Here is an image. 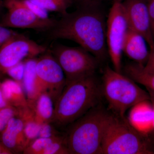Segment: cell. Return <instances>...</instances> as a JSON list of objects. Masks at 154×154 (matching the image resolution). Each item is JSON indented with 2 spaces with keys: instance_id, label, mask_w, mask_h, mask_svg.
I'll return each instance as SVG.
<instances>
[{
  "instance_id": "cell-9",
  "label": "cell",
  "mask_w": 154,
  "mask_h": 154,
  "mask_svg": "<svg viewBox=\"0 0 154 154\" xmlns=\"http://www.w3.org/2000/svg\"><path fill=\"white\" fill-rule=\"evenodd\" d=\"M3 5L8 12L0 25L7 28L50 30L56 24L55 19H42L20 3L19 0H4Z\"/></svg>"
},
{
  "instance_id": "cell-26",
  "label": "cell",
  "mask_w": 154,
  "mask_h": 154,
  "mask_svg": "<svg viewBox=\"0 0 154 154\" xmlns=\"http://www.w3.org/2000/svg\"><path fill=\"white\" fill-rule=\"evenodd\" d=\"M16 33L11 29L0 25V47Z\"/></svg>"
},
{
  "instance_id": "cell-16",
  "label": "cell",
  "mask_w": 154,
  "mask_h": 154,
  "mask_svg": "<svg viewBox=\"0 0 154 154\" xmlns=\"http://www.w3.org/2000/svg\"><path fill=\"white\" fill-rule=\"evenodd\" d=\"M153 112L150 100L138 103L132 107L129 115V123L139 132L146 134L152 131Z\"/></svg>"
},
{
  "instance_id": "cell-6",
  "label": "cell",
  "mask_w": 154,
  "mask_h": 154,
  "mask_svg": "<svg viewBox=\"0 0 154 154\" xmlns=\"http://www.w3.org/2000/svg\"><path fill=\"white\" fill-rule=\"evenodd\" d=\"M51 53L63 70L66 83L95 74L99 66V61L81 46L57 45Z\"/></svg>"
},
{
  "instance_id": "cell-21",
  "label": "cell",
  "mask_w": 154,
  "mask_h": 154,
  "mask_svg": "<svg viewBox=\"0 0 154 154\" xmlns=\"http://www.w3.org/2000/svg\"><path fill=\"white\" fill-rule=\"evenodd\" d=\"M47 11L57 12L62 15L73 4L72 0H30Z\"/></svg>"
},
{
  "instance_id": "cell-12",
  "label": "cell",
  "mask_w": 154,
  "mask_h": 154,
  "mask_svg": "<svg viewBox=\"0 0 154 154\" xmlns=\"http://www.w3.org/2000/svg\"><path fill=\"white\" fill-rule=\"evenodd\" d=\"M0 140L13 154H23L27 146L24 125L21 119L13 117L0 133Z\"/></svg>"
},
{
  "instance_id": "cell-14",
  "label": "cell",
  "mask_w": 154,
  "mask_h": 154,
  "mask_svg": "<svg viewBox=\"0 0 154 154\" xmlns=\"http://www.w3.org/2000/svg\"><path fill=\"white\" fill-rule=\"evenodd\" d=\"M146 43L143 36L128 28L123 42L122 52L135 62L144 66L149 54Z\"/></svg>"
},
{
  "instance_id": "cell-2",
  "label": "cell",
  "mask_w": 154,
  "mask_h": 154,
  "mask_svg": "<svg viewBox=\"0 0 154 154\" xmlns=\"http://www.w3.org/2000/svg\"><path fill=\"white\" fill-rule=\"evenodd\" d=\"M101 86L94 74L66 83L54 104L52 123L59 130H65L99 103Z\"/></svg>"
},
{
  "instance_id": "cell-18",
  "label": "cell",
  "mask_w": 154,
  "mask_h": 154,
  "mask_svg": "<svg viewBox=\"0 0 154 154\" xmlns=\"http://www.w3.org/2000/svg\"><path fill=\"white\" fill-rule=\"evenodd\" d=\"M30 107L33 111L36 122L40 125L52 122L54 103L46 92L41 93Z\"/></svg>"
},
{
  "instance_id": "cell-23",
  "label": "cell",
  "mask_w": 154,
  "mask_h": 154,
  "mask_svg": "<svg viewBox=\"0 0 154 154\" xmlns=\"http://www.w3.org/2000/svg\"><path fill=\"white\" fill-rule=\"evenodd\" d=\"M25 69V62L24 61L20 62L11 67L7 70L6 74L8 75L12 79L22 85L23 75Z\"/></svg>"
},
{
  "instance_id": "cell-22",
  "label": "cell",
  "mask_w": 154,
  "mask_h": 154,
  "mask_svg": "<svg viewBox=\"0 0 154 154\" xmlns=\"http://www.w3.org/2000/svg\"><path fill=\"white\" fill-rule=\"evenodd\" d=\"M17 109L11 105L0 107V133L4 130L9 120L17 116Z\"/></svg>"
},
{
  "instance_id": "cell-30",
  "label": "cell",
  "mask_w": 154,
  "mask_h": 154,
  "mask_svg": "<svg viewBox=\"0 0 154 154\" xmlns=\"http://www.w3.org/2000/svg\"><path fill=\"white\" fill-rule=\"evenodd\" d=\"M147 90L148 92L149 95L150 100L152 106L153 118L152 131H153L154 132V92L149 90V89H147Z\"/></svg>"
},
{
  "instance_id": "cell-25",
  "label": "cell",
  "mask_w": 154,
  "mask_h": 154,
  "mask_svg": "<svg viewBox=\"0 0 154 154\" xmlns=\"http://www.w3.org/2000/svg\"><path fill=\"white\" fill-rule=\"evenodd\" d=\"M52 123H46L41 126L38 137H49L62 134Z\"/></svg>"
},
{
  "instance_id": "cell-3",
  "label": "cell",
  "mask_w": 154,
  "mask_h": 154,
  "mask_svg": "<svg viewBox=\"0 0 154 154\" xmlns=\"http://www.w3.org/2000/svg\"><path fill=\"white\" fill-rule=\"evenodd\" d=\"M112 115L95 107L68 125L64 134L69 154H101L105 130Z\"/></svg>"
},
{
  "instance_id": "cell-31",
  "label": "cell",
  "mask_w": 154,
  "mask_h": 154,
  "mask_svg": "<svg viewBox=\"0 0 154 154\" xmlns=\"http://www.w3.org/2000/svg\"><path fill=\"white\" fill-rule=\"evenodd\" d=\"M1 82H0V107H5L6 106L9 105H8L3 96L2 91L1 88Z\"/></svg>"
},
{
  "instance_id": "cell-27",
  "label": "cell",
  "mask_w": 154,
  "mask_h": 154,
  "mask_svg": "<svg viewBox=\"0 0 154 154\" xmlns=\"http://www.w3.org/2000/svg\"><path fill=\"white\" fill-rule=\"evenodd\" d=\"M147 5L150 21L151 29L154 38V0H147Z\"/></svg>"
},
{
  "instance_id": "cell-8",
  "label": "cell",
  "mask_w": 154,
  "mask_h": 154,
  "mask_svg": "<svg viewBox=\"0 0 154 154\" xmlns=\"http://www.w3.org/2000/svg\"><path fill=\"white\" fill-rule=\"evenodd\" d=\"M46 51L45 46L16 33L0 47V72L5 74L15 65Z\"/></svg>"
},
{
  "instance_id": "cell-20",
  "label": "cell",
  "mask_w": 154,
  "mask_h": 154,
  "mask_svg": "<svg viewBox=\"0 0 154 154\" xmlns=\"http://www.w3.org/2000/svg\"><path fill=\"white\" fill-rule=\"evenodd\" d=\"M17 109V116L21 119L24 125L27 146L32 141L38 137L41 125L36 122L33 111L29 106Z\"/></svg>"
},
{
  "instance_id": "cell-1",
  "label": "cell",
  "mask_w": 154,
  "mask_h": 154,
  "mask_svg": "<svg viewBox=\"0 0 154 154\" xmlns=\"http://www.w3.org/2000/svg\"><path fill=\"white\" fill-rule=\"evenodd\" d=\"M100 3L78 5L75 11L62 15L49 33L51 39L72 40L99 61L107 57L106 22Z\"/></svg>"
},
{
  "instance_id": "cell-28",
  "label": "cell",
  "mask_w": 154,
  "mask_h": 154,
  "mask_svg": "<svg viewBox=\"0 0 154 154\" xmlns=\"http://www.w3.org/2000/svg\"><path fill=\"white\" fill-rule=\"evenodd\" d=\"M144 67L148 71L154 73V46L150 49L148 59Z\"/></svg>"
},
{
  "instance_id": "cell-5",
  "label": "cell",
  "mask_w": 154,
  "mask_h": 154,
  "mask_svg": "<svg viewBox=\"0 0 154 154\" xmlns=\"http://www.w3.org/2000/svg\"><path fill=\"white\" fill-rule=\"evenodd\" d=\"M144 135L134 128L124 116L112 115L102 138V154H154Z\"/></svg>"
},
{
  "instance_id": "cell-33",
  "label": "cell",
  "mask_w": 154,
  "mask_h": 154,
  "mask_svg": "<svg viewBox=\"0 0 154 154\" xmlns=\"http://www.w3.org/2000/svg\"><path fill=\"white\" fill-rule=\"evenodd\" d=\"M3 74L2 72H0V82L2 81V79L3 77Z\"/></svg>"
},
{
  "instance_id": "cell-15",
  "label": "cell",
  "mask_w": 154,
  "mask_h": 154,
  "mask_svg": "<svg viewBox=\"0 0 154 154\" xmlns=\"http://www.w3.org/2000/svg\"><path fill=\"white\" fill-rule=\"evenodd\" d=\"M37 59H27L24 60L25 69L22 85L29 107L32 106L37 97L44 92L43 88L36 75V66Z\"/></svg>"
},
{
  "instance_id": "cell-10",
  "label": "cell",
  "mask_w": 154,
  "mask_h": 154,
  "mask_svg": "<svg viewBox=\"0 0 154 154\" xmlns=\"http://www.w3.org/2000/svg\"><path fill=\"white\" fill-rule=\"evenodd\" d=\"M36 70L39 82L55 104L66 84L63 70L51 54L37 59Z\"/></svg>"
},
{
  "instance_id": "cell-34",
  "label": "cell",
  "mask_w": 154,
  "mask_h": 154,
  "mask_svg": "<svg viewBox=\"0 0 154 154\" xmlns=\"http://www.w3.org/2000/svg\"><path fill=\"white\" fill-rule=\"evenodd\" d=\"M3 2L4 1H3V0H0V10H1L2 6L3 5Z\"/></svg>"
},
{
  "instance_id": "cell-29",
  "label": "cell",
  "mask_w": 154,
  "mask_h": 154,
  "mask_svg": "<svg viewBox=\"0 0 154 154\" xmlns=\"http://www.w3.org/2000/svg\"><path fill=\"white\" fill-rule=\"evenodd\" d=\"M73 3H76L77 5L85 3H101L103 0H72Z\"/></svg>"
},
{
  "instance_id": "cell-24",
  "label": "cell",
  "mask_w": 154,
  "mask_h": 154,
  "mask_svg": "<svg viewBox=\"0 0 154 154\" xmlns=\"http://www.w3.org/2000/svg\"><path fill=\"white\" fill-rule=\"evenodd\" d=\"M20 3L26 8L32 11L36 16L42 19H46L49 18L48 11L42 8L30 0H19Z\"/></svg>"
},
{
  "instance_id": "cell-11",
  "label": "cell",
  "mask_w": 154,
  "mask_h": 154,
  "mask_svg": "<svg viewBox=\"0 0 154 154\" xmlns=\"http://www.w3.org/2000/svg\"><path fill=\"white\" fill-rule=\"evenodd\" d=\"M129 28L144 37L151 49L154 38L151 29L147 0H122Z\"/></svg>"
},
{
  "instance_id": "cell-4",
  "label": "cell",
  "mask_w": 154,
  "mask_h": 154,
  "mask_svg": "<svg viewBox=\"0 0 154 154\" xmlns=\"http://www.w3.org/2000/svg\"><path fill=\"white\" fill-rule=\"evenodd\" d=\"M102 94L109 108L118 116L124 117L126 110L138 103L150 100L148 92L122 73L107 66L102 76Z\"/></svg>"
},
{
  "instance_id": "cell-19",
  "label": "cell",
  "mask_w": 154,
  "mask_h": 154,
  "mask_svg": "<svg viewBox=\"0 0 154 154\" xmlns=\"http://www.w3.org/2000/svg\"><path fill=\"white\" fill-rule=\"evenodd\" d=\"M123 70L125 75L154 92V73L148 71L143 65L135 62L126 64Z\"/></svg>"
},
{
  "instance_id": "cell-13",
  "label": "cell",
  "mask_w": 154,
  "mask_h": 154,
  "mask_svg": "<svg viewBox=\"0 0 154 154\" xmlns=\"http://www.w3.org/2000/svg\"><path fill=\"white\" fill-rule=\"evenodd\" d=\"M24 154H69L63 134L49 137H37L24 150Z\"/></svg>"
},
{
  "instance_id": "cell-32",
  "label": "cell",
  "mask_w": 154,
  "mask_h": 154,
  "mask_svg": "<svg viewBox=\"0 0 154 154\" xmlns=\"http://www.w3.org/2000/svg\"><path fill=\"white\" fill-rule=\"evenodd\" d=\"M0 154H13L4 145L1 140H0Z\"/></svg>"
},
{
  "instance_id": "cell-7",
  "label": "cell",
  "mask_w": 154,
  "mask_h": 154,
  "mask_svg": "<svg viewBox=\"0 0 154 154\" xmlns=\"http://www.w3.org/2000/svg\"><path fill=\"white\" fill-rule=\"evenodd\" d=\"M128 22L122 0H113L106 22L107 52L116 71L122 73V56Z\"/></svg>"
},
{
  "instance_id": "cell-17",
  "label": "cell",
  "mask_w": 154,
  "mask_h": 154,
  "mask_svg": "<svg viewBox=\"0 0 154 154\" xmlns=\"http://www.w3.org/2000/svg\"><path fill=\"white\" fill-rule=\"evenodd\" d=\"M1 86L8 105L17 109L28 106L25 92L20 83L13 79H5L1 82Z\"/></svg>"
}]
</instances>
